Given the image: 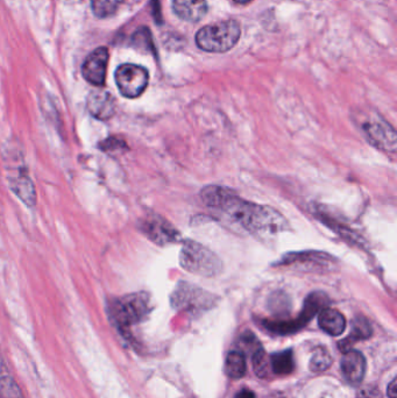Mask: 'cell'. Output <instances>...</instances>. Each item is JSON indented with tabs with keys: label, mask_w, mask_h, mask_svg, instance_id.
Instances as JSON below:
<instances>
[{
	"label": "cell",
	"mask_w": 397,
	"mask_h": 398,
	"mask_svg": "<svg viewBox=\"0 0 397 398\" xmlns=\"http://www.w3.org/2000/svg\"><path fill=\"white\" fill-rule=\"evenodd\" d=\"M201 198L208 208L220 212L253 236H275L290 227L285 217L275 208L245 201L229 187L209 185L202 189Z\"/></svg>",
	"instance_id": "cell-1"
},
{
	"label": "cell",
	"mask_w": 397,
	"mask_h": 398,
	"mask_svg": "<svg viewBox=\"0 0 397 398\" xmlns=\"http://www.w3.org/2000/svg\"><path fill=\"white\" fill-rule=\"evenodd\" d=\"M112 324L125 337L130 335V328L147 317L151 311V300L147 293H130L111 300L107 307Z\"/></svg>",
	"instance_id": "cell-2"
},
{
	"label": "cell",
	"mask_w": 397,
	"mask_h": 398,
	"mask_svg": "<svg viewBox=\"0 0 397 398\" xmlns=\"http://www.w3.org/2000/svg\"><path fill=\"white\" fill-rule=\"evenodd\" d=\"M179 266L186 272L203 277H215L223 270V262L217 254L193 240H183Z\"/></svg>",
	"instance_id": "cell-3"
},
{
	"label": "cell",
	"mask_w": 397,
	"mask_h": 398,
	"mask_svg": "<svg viewBox=\"0 0 397 398\" xmlns=\"http://www.w3.org/2000/svg\"><path fill=\"white\" fill-rule=\"evenodd\" d=\"M240 33V26L236 20L205 26L197 33V46L208 53H225L238 43Z\"/></svg>",
	"instance_id": "cell-4"
},
{
	"label": "cell",
	"mask_w": 397,
	"mask_h": 398,
	"mask_svg": "<svg viewBox=\"0 0 397 398\" xmlns=\"http://www.w3.org/2000/svg\"><path fill=\"white\" fill-rule=\"evenodd\" d=\"M172 307L189 312H202L217 303V297L200 286L182 281L176 286L170 297Z\"/></svg>",
	"instance_id": "cell-5"
},
{
	"label": "cell",
	"mask_w": 397,
	"mask_h": 398,
	"mask_svg": "<svg viewBox=\"0 0 397 398\" xmlns=\"http://www.w3.org/2000/svg\"><path fill=\"white\" fill-rule=\"evenodd\" d=\"M117 86L126 98L140 97L147 89L149 75L144 67L137 64H123L116 70Z\"/></svg>",
	"instance_id": "cell-6"
},
{
	"label": "cell",
	"mask_w": 397,
	"mask_h": 398,
	"mask_svg": "<svg viewBox=\"0 0 397 398\" xmlns=\"http://www.w3.org/2000/svg\"><path fill=\"white\" fill-rule=\"evenodd\" d=\"M140 229L151 243H156L158 246H165L182 241V236L175 229V226H172L161 215L155 213H151L142 219Z\"/></svg>",
	"instance_id": "cell-7"
},
{
	"label": "cell",
	"mask_w": 397,
	"mask_h": 398,
	"mask_svg": "<svg viewBox=\"0 0 397 398\" xmlns=\"http://www.w3.org/2000/svg\"><path fill=\"white\" fill-rule=\"evenodd\" d=\"M362 130L368 139L369 144L375 146L376 148L391 154L396 153V130L389 123H387L386 120L380 116L367 120L362 126Z\"/></svg>",
	"instance_id": "cell-8"
},
{
	"label": "cell",
	"mask_w": 397,
	"mask_h": 398,
	"mask_svg": "<svg viewBox=\"0 0 397 398\" xmlns=\"http://www.w3.org/2000/svg\"><path fill=\"white\" fill-rule=\"evenodd\" d=\"M334 257L330 254L317 252V250H306L296 253L285 254L276 266H296L304 270L309 269L330 268L334 264Z\"/></svg>",
	"instance_id": "cell-9"
},
{
	"label": "cell",
	"mask_w": 397,
	"mask_h": 398,
	"mask_svg": "<svg viewBox=\"0 0 397 398\" xmlns=\"http://www.w3.org/2000/svg\"><path fill=\"white\" fill-rule=\"evenodd\" d=\"M107 63H109V50L102 47L92 52L87 57L82 67V74L85 81L98 88L105 84Z\"/></svg>",
	"instance_id": "cell-10"
},
{
	"label": "cell",
	"mask_w": 397,
	"mask_h": 398,
	"mask_svg": "<svg viewBox=\"0 0 397 398\" xmlns=\"http://www.w3.org/2000/svg\"><path fill=\"white\" fill-rule=\"evenodd\" d=\"M87 107L93 118L105 121L116 113V99L105 90H95L89 95Z\"/></svg>",
	"instance_id": "cell-11"
},
{
	"label": "cell",
	"mask_w": 397,
	"mask_h": 398,
	"mask_svg": "<svg viewBox=\"0 0 397 398\" xmlns=\"http://www.w3.org/2000/svg\"><path fill=\"white\" fill-rule=\"evenodd\" d=\"M341 372L348 383L352 385H358L361 383L366 374L365 356L362 355V353L355 351V349H348L347 352L344 353L343 359H341Z\"/></svg>",
	"instance_id": "cell-12"
},
{
	"label": "cell",
	"mask_w": 397,
	"mask_h": 398,
	"mask_svg": "<svg viewBox=\"0 0 397 398\" xmlns=\"http://www.w3.org/2000/svg\"><path fill=\"white\" fill-rule=\"evenodd\" d=\"M10 187L24 204L27 205L29 208L36 206V187L25 169H20L17 175L10 177Z\"/></svg>",
	"instance_id": "cell-13"
},
{
	"label": "cell",
	"mask_w": 397,
	"mask_h": 398,
	"mask_svg": "<svg viewBox=\"0 0 397 398\" xmlns=\"http://www.w3.org/2000/svg\"><path fill=\"white\" fill-rule=\"evenodd\" d=\"M172 8L183 20L197 22L207 15L208 3L207 0H172Z\"/></svg>",
	"instance_id": "cell-14"
},
{
	"label": "cell",
	"mask_w": 397,
	"mask_h": 398,
	"mask_svg": "<svg viewBox=\"0 0 397 398\" xmlns=\"http://www.w3.org/2000/svg\"><path fill=\"white\" fill-rule=\"evenodd\" d=\"M318 324L324 332H327V335L337 337L344 333L345 328H346V319H345L344 314H340L339 311L325 307L320 312Z\"/></svg>",
	"instance_id": "cell-15"
},
{
	"label": "cell",
	"mask_w": 397,
	"mask_h": 398,
	"mask_svg": "<svg viewBox=\"0 0 397 398\" xmlns=\"http://www.w3.org/2000/svg\"><path fill=\"white\" fill-rule=\"evenodd\" d=\"M327 305H329V297L325 293H320V291L310 293L304 302L302 312L296 319L304 328L317 314H320V311L327 307Z\"/></svg>",
	"instance_id": "cell-16"
},
{
	"label": "cell",
	"mask_w": 397,
	"mask_h": 398,
	"mask_svg": "<svg viewBox=\"0 0 397 398\" xmlns=\"http://www.w3.org/2000/svg\"><path fill=\"white\" fill-rule=\"evenodd\" d=\"M370 335H372V328L367 319L361 317L357 318L352 325L351 335L343 342H339V349L343 351V353L347 352L348 349H351L353 342L369 338Z\"/></svg>",
	"instance_id": "cell-17"
},
{
	"label": "cell",
	"mask_w": 397,
	"mask_h": 398,
	"mask_svg": "<svg viewBox=\"0 0 397 398\" xmlns=\"http://www.w3.org/2000/svg\"><path fill=\"white\" fill-rule=\"evenodd\" d=\"M226 374L231 378H241L246 375V358L243 352H230L225 361Z\"/></svg>",
	"instance_id": "cell-18"
},
{
	"label": "cell",
	"mask_w": 397,
	"mask_h": 398,
	"mask_svg": "<svg viewBox=\"0 0 397 398\" xmlns=\"http://www.w3.org/2000/svg\"><path fill=\"white\" fill-rule=\"evenodd\" d=\"M271 370L278 375H287L292 373L295 367L294 355L290 349L275 353L271 356Z\"/></svg>",
	"instance_id": "cell-19"
},
{
	"label": "cell",
	"mask_w": 397,
	"mask_h": 398,
	"mask_svg": "<svg viewBox=\"0 0 397 398\" xmlns=\"http://www.w3.org/2000/svg\"><path fill=\"white\" fill-rule=\"evenodd\" d=\"M252 361H253L254 372L261 378H266L273 372L271 370V356L268 355L264 347H260L253 353Z\"/></svg>",
	"instance_id": "cell-20"
},
{
	"label": "cell",
	"mask_w": 397,
	"mask_h": 398,
	"mask_svg": "<svg viewBox=\"0 0 397 398\" xmlns=\"http://www.w3.org/2000/svg\"><path fill=\"white\" fill-rule=\"evenodd\" d=\"M332 356L325 347H317L313 351V356L310 360L309 368L313 373H320L331 366Z\"/></svg>",
	"instance_id": "cell-21"
},
{
	"label": "cell",
	"mask_w": 397,
	"mask_h": 398,
	"mask_svg": "<svg viewBox=\"0 0 397 398\" xmlns=\"http://www.w3.org/2000/svg\"><path fill=\"white\" fill-rule=\"evenodd\" d=\"M98 147L102 152L111 156L121 155L128 149L126 141L118 135H112L99 142Z\"/></svg>",
	"instance_id": "cell-22"
},
{
	"label": "cell",
	"mask_w": 397,
	"mask_h": 398,
	"mask_svg": "<svg viewBox=\"0 0 397 398\" xmlns=\"http://www.w3.org/2000/svg\"><path fill=\"white\" fill-rule=\"evenodd\" d=\"M0 398H25L15 378L8 373L0 375Z\"/></svg>",
	"instance_id": "cell-23"
},
{
	"label": "cell",
	"mask_w": 397,
	"mask_h": 398,
	"mask_svg": "<svg viewBox=\"0 0 397 398\" xmlns=\"http://www.w3.org/2000/svg\"><path fill=\"white\" fill-rule=\"evenodd\" d=\"M123 0H91L93 15L98 18H107L119 8Z\"/></svg>",
	"instance_id": "cell-24"
},
{
	"label": "cell",
	"mask_w": 397,
	"mask_h": 398,
	"mask_svg": "<svg viewBox=\"0 0 397 398\" xmlns=\"http://www.w3.org/2000/svg\"><path fill=\"white\" fill-rule=\"evenodd\" d=\"M240 349H243V352L250 353V355H253V353L257 349H260L262 346L257 340V337L252 332H246L241 335L239 340Z\"/></svg>",
	"instance_id": "cell-25"
},
{
	"label": "cell",
	"mask_w": 397,
	"mask_h": 398,
	"mask_svg": "<svg viewBox=\"0 0 397 398\" xmlns=\"http://www.w3.org/2000/svg\"><path fill=\"white\" fill-rule=\"evenodd\" d=\"M357 398H382V396L377 388L368 385V387L362 388L361 390L359 391Z\"/></svg>",
	"instance_id": "cell-26"
},
{
	"label": "cell",
	"mask_w": 397,
	"mask_h": 398,
	"mask_svg": "<svg viewBox=\"0 0 397 398\" xmlns=\"http://www.w3.org/2000/svg\"><path fill=\"white\" fill-rule=\"evenodd\" d=\"M387 394L389 398H397V380L394 378L387 388Z\"/></svg>",
	"instance_id": "cell-27"
},
{
	"label": "cell",
	"mask_w": 397,
	"mask_h": 398,
	"mask_svg": "<svg viewBox=\"0 0 397 398\" xmlns=\"http://www.w3.org/2000/svg\"><path fill=\"white\" fill-rule=\"evenodd\" d=\"M236 398H255V394L248 389H244L236 395Z\"/></svg>",
	"instance_id": "cell-28"
},
{
	"label": "cell",
	"mask_w": 397,
	"mask_h": 398,
	"mask_svg": "<svg viewBox=\"0 0 397 398\" xmlns=\"http://www.w3.org/2000/svg\"><path fill=\"white\" fill-rule=\"evenodd\" d=\"M234 1H236V3H238V4H248V3H250V1H252V0H234Z\"/></svg>",
	"instance_id": "cell-29"
},
{
	"label": "cell",
	"mask_w": 397,
	"mask_h": 398,
	"mask_svg": "<svg viewBox=\"0 0 397 398\" xmlns=\"http://www.w3.org/2000/svg\"><path fill=\"white\" fill-rule=\"evenodd\" d=\"M271 398H285L283 395L280 394V392H275V394L271 395Z\"/></svg>",
	"instance_id": "cell-30"
}]
</instances>
